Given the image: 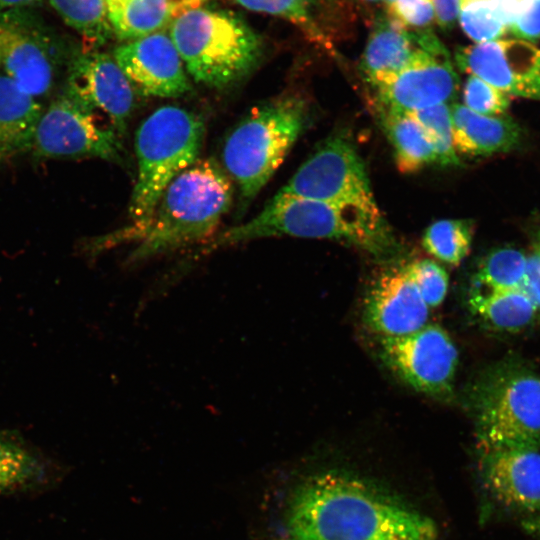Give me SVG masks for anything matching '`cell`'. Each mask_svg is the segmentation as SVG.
I'll list each match as a JSON object with an SVG mask.
<instances>
[{
    "label": "cell",
    "mask_w": 540,
    "mask_h": 540,
    "mask_svg": "<svg viewBox=\"0 0 540 540\" xmlns=\"http://www.w3.org/2000/svg\"><path fill=\"white\" fill-rule=\"evenodd\" d=\"M427 516L352 476L326 472L292 494L283 540H437Z\"/></svg>",
    "instance_id": "obj_1"
},
{
    "label": "cell",
    "mask_w": 540,
    "mask_h": 540,
    "mask_svg": "<svg viewBox=\"0 0 540 540\" xmlns=\"http://www.w3.org/2000/svg\"><path fill=\"white\" fill-rule=\"evenodd\" d=\"M233 187L223 168L213 159H198L166 187L150 215L142 221L94 238L87 253L98 255L125 243H134L128 266L214 236L231 206Z\"/></svg>",
    "instance_id": "obj_2"
},
{
    "label": "cell",
    "mask_w": 540,
    "mask_h": 540,
    "mask_svg": "<svg viewBox=\"0 0 540 540\" xmlns=\"http://www.w3.org/2000/svg\"><path fill=\"white\" fill-rule=\"evenodd\" d=\"M292 236L341 241L382 258L399 250L380 209L276 194L250 221L208 240L198 255L246 241Z\"/></svg>",
    "instance_id": "obj_3"
},
{
    "label": "cell",
    "mask_w": 540,
    "mask_h": 540,
    "mask_svg": "<svg viewBox=\"0 0 540 540\" xmlns=\"http://www.w3.org/2000/svg\"><path fill=\"white\" fill-rule=\"evenodd\" d=\"M469 396L483 453L540 450V375L532 368L513 359L497 363Z\"/></svg>",
    "instance_id": "obj_4"
},
{
    "label": "cell",
    "mask_w": 540,
    "mask_h": 540,
    "mask_svg": "<svg viewBox=\"0 0 540 540\" xmlns=\"http://www.w3.org/2000/svg\"><path fill=\"white\" fill-rule=\"evenodd\" d=\"M303 99L287 95L253 108L223 147V163L239 191L242 215L282 164L307 123Z\"/></svg>",
    "instance_id": "obj_5"
},
{
    "label": "cell",
    "mask_w": 540,
    "mask_h": 540,
    "mask_svg": "<svg viewBox=\"0 0 540 540\" xmlns=\"http://www.w3.org/2000/svg\"><path fill=\"white\" fill-rule=\"evenodd\" d=\"M169 35L186 70L199 83L224 88L248 75L262 56V43L239 17L195 7L178 15Z\"/></svg>",
    "instance_id": "obj_6"
},
{
    "label": "cell",
    "mask_w": 540,
    "mask_h": 540,
    "mask_svg": "<svg viewBox=\"0 0 540 540\" xmlns=\"http://www.w3.org/2000/svg\"><path fill=\"white\" fill-rule=\"evenodd\" d=\"M204 134L198 115L174 105L160 107L141 123L135 138L137 179L128 207L131 222L147 218L173 179L198 160Z\"/></svg>",
    "instance_id": "obj_7"
},
{
    "label": "cell",
    "mask_w": 540,
    "mask_h": 540,
    "mask_svg": "<svg viewBox=\"0 0 540 540\" xmlns=\"http://www.w3.org/2000/svg\"><path fill=\"white\" fill-rule=\"evenodd\" d=\"M34 11L0 12V60L5 74L35 98L48 94L73 52Z\"/></svg>",
    "instance_id": "obj_8"
},
{
    "label": "cell",
    "mask_w": 540,
    "mask_h": 540,
    "mask_svg": "<svg viewBox=\"0 0 540 540\" xmlns=\"http://www.w3.org/2000/svg\"><path fill=\"white\" fill-rule=\"evenodd\" d=\"M277 194L379 209L362 158L340 136L326 140Z\"/></svg>",
    "instance_id": "obj_9"
},
{
    "label": "cell",
    "mask_w": 540,
    "mask_h": 540,
    "mask_svg": "<svg viewBox=\"0 0 540 540\" xmlns=\"http://www.w3.org/2000/svg\"><path fill=\"white\" fill-rule=\"evenodd\" d=\"M32 152L41 159L125 160L121 137L63 90L44 110Z\"/></svg>",
    "instance_id": "obj_10"
},
{
    "label": "cell",
    "mask_w": 540,
    "mask_h": 540,
    "mask_svg": "<svg viewBox=\"0 0 540 540\" xmlns=\"http://www.w3.org/2000/svg\"><path fill=\"white\" fill-rule=\"evenodd\" d=\"M379 355L413 389L440 399L452 397L458 351L442 327L426 325L407 335L382 336Z\"/></svg>",
    "instance_id": "obj_11"
},
{
    "label": "cell",
    "mask_w": 540,
    "mask_h": 540,
    "mask_svg": "<svg viewBox=\"0 0 540 540\" xmlns=\"http://www.w3.org/2000/svg\"><path fill=\"white\" fill-rule=\"evenodd\" d=\"M63 91L120 137L134 109V90L113 56L84 47L74 49Z\"/></svg>",
    "instance_id": "obj_12"
},
{
    "label": "cell",
    "mask_w": 540,
    "mask_h": 540,
    "mask_svg": "<svg viewBox=\"0 0 540 540\" xmlns=\"http://www.w3.org/2000/svg\"><path fill=\"white\" fill-rule=\"evenodd\" d=\"M368 84L374 91L375 103L409 113L448 104L459 90V78L449 53L433 31L410 65Z\"/></svg>",
    "instance_id": "obj_13"
},
{
    "label": "cell",
    "mask_w": 540,
    "mask_h": 540,
    "mask_svg": "<svg viewBox=\"0 0 540 540\" xmlns=\"http://www.w3.org/2000/svg\"><path fill=\"white\" fill-rule=\"evenodd\" d=\"M458 68L509 96L540 100V48L519 39L458 47Z\"/></svg>",
    "instance_id": "obj_14"
},
{
    "label": "cell",
    "mask_w": 540,
    "mask_h": 540,
    "mask_svg": "<svg viewBox=\"0 0 540 540\" xmlns=\"http://www.w3.org/2000/svg\"><path fill=\"white\" fill-rule=\"evenodd\" d=\"M113 58L134 92L143 96L177 98L192 90L169 33L127 41L114 49Z\"/></svg>",
    "instance_id": "obj_15"
},
{
    "label": "cell",
    "mask_w": 540,
    "mask_h": 540,
    "mask_svg": "<svg viewBox=\"0 0 540 540\" xmlns=\"http://www.w3.org/2000/svg\"><path fill=\"white\" fill-rule=\"evenodd\" d=\"M363 316L380 337L403 336L427 325L429 307L402 266L384 271L370 286Z\"/></svg>",
    "instance_id": "obj_16"
},
{
    "label": "cell",
    "mask_w": 540,
    "mask_h": 540,
    "mask_svg": "<svg viewBox=\"0 0 540 540\" xmlns=\"http://www.w3.org/2000/svg\"><path fill=\"white\" fill-rule=\"evenodd\" d=\"M482 477L490 494L505 507L540 511V450L483 453Z\"/></svg>",
    "instance_id": "obj_17"
},
{
    "label": "cell",
    "mask_w": 540,
    "mask_h": 540,
    "mask_svg": "<svg viewBox=\"0 0 540 540\" xmlns=\"http://www.w3.org/2000/svg\"><path fill=\"white\" fill-rule=\"evenodd\" d=\"M430 31L409 30L387 12L378 14L361 57L360 69L366 82L410 65L422 51Z\"/></svg>",
    "instance_id": "obj_18"
},
{
    "label": "cell",
    "mask_w": 540,
    "mask_h": 540,
    "mask_svg": "<svg viewBox=\"0 0 540 540\" xmlns=\"http://www.w3.org/2000/svg\"><path fill=\"white\" fill-rule=\"evenodd\" d=\"M455 150L467 156L508 152L520 143L521 129L506 115L476 113L463 104L450 105Z\"/></svg>",
    "instance_id": "obj_19"
},
{
    "label": "cell",
    "mask_w": 540,
    "mask_h": 540,
    "mask_svg": "<svg viewBox=\"0 0 540 540\" xmlns=\"http://www.w3.org/2000/svg\"><path fill=\"white\" fill-rule=\"evenodd\" d=\"M44 109L6 74H0V160L32 151Z\"/></svg>",
    "instance_id": "obj_20"
},
{
    "label": "cell",
    "mask_w": 540,
    "mask_h": 540,
    "mask_svg": "<svg viewBox=\"0 0 540 540\" xmlns=\"http://www.w3.org/2000/svg\"><path fill=\"white\" fill-rule=\"evenodd\" d=\"M202 0H129L107 7L113 35L131 41L160 31Z\"/></svg>",
    "instance_id": "obj_21"
},
{
    "label": "cell",
    "mask_w": 540,
    "mask_h": 540,
    "mask_svg": "<svg viewBox=\"0 0 540 540\" xmlns=\"http://www.w3.org/2000/svg\"><path fill=\"white\" fill-rule=\"evenodd\" d=\"M383 131L394 148L395 162L403 173L436 163L434 147L419 122L408 112L375 103Z\"/></svg>",
    "instance_id": "obj_22"
},
{
    "label": "cell",
    "mask_w": 540,
    "mask_h": 540,
    "mask_svg": "<svg viewBox=\"0 0 540 540\" xmlns=\"http://www.w3.org/2000/svg\"><path fill=\"white\" fill-rule=\"evenodd\" d=\"M469 307L495 329L513 332L530 325L538 310L522 289L489 291L472 287Z\"/></svg>",
    "instance_id": "obj_23"
},
{
    "label": "cell",
    "mask_w": 540,
    "mask_h": 540,
    "mask_svg": "<svg viewBox=\"0 0 540 540\" xmlns=\"http://www.w3.org/2000/svg\"><path fill=\"white\" fill-rule=\"evenodd\" d=\"M45 462L16 439L0 434V497L47 484Z\"/></svg>",
    "instance_id": "obj_24"
},
{
    "label": "cell",
    "mask_w": 540,
    "mask_h": 540,
    "mask_svg": "<svg viewBox=\"0 0 540 540\" xmlns=\"http://www.w3.org/2000/svg\"><path fill=\"white\" fill-rule=\"evenodd\" d=\"M522 0H459L458 21L475 43L501 39L509 32Z\"/></svg>",
    "instance_id": "obj_25"
},
{
    "label": "cell",
    "mask_w": 540,
    "mask_h": 540,
    "mask_svg": "<svg viewBox=\"0 0 540 540\" xmlns=\"http://www.w3.org/2000/svg\"><path fill=\"white\" fill-rule=\"evenodd\" d=\"M61 19L80 36L86 45L96 48L113 35L106 0H48Z\"/></svg>",
    "instance_id": "obj_26"
},
{
    "label": "cell",
    "mask_w": 540,
    "mask_h": 540,
    "mask_svg": "<svg viewBox=\"0 0 540 540\" xmlns=\"http://www.w3.org/2000/svg\"><path fill=\"white\" fill-rule=\"evenodd\" d=\"M526 263L527 256L520 249L497 248L482 260L473 287L489 291L521 289Z\"/></svg>",
    "instance_id": "obj_27"
},
{
    "label": "cell",
    "mask_w": 540,
    "mask_h": 540,
    "mask_svg": "<svg viewBox=\"0 0 540 540\" xmlns=\"http://www.w3.org/2000/svg\"><path fill=\"white\" fill-rule=\"evenodd\" d=\"M472 235V222L469 220H438L426 228L422 246L434 258L456 266L469 253Z\"/></svg>",
    "instance_id": "obj_28"
},
{
    "label": "cell",
    "mask_w": 540,
    "mask_h": 540,
    "mask_svg": "<svg viewBox=\"0 0 540 540\" xmlns=\"http://www.w3.org/2000/svg\"><path fill=\"white\" fill-rule=\"evenodd\" d=\"M241 6L257 12L281 17L298 27L305 37L331 54L333 42L313 18L302 0H235Z\"/></svg>",
    "instance_id": "obj_29"
},
{
    "label": "cell",
    "mask_w": 540,
    "mask_h": 540,
    "mask_svg": "<svg viewBox=\"0 0 540 540\" xmlns=\"http://www.w3.org/2000/svg\"><path fill=\"white\" fill-rule=\"evenodd\" d=\"M410 114L419 122L431 141L436 163L443 167L460 165L454 146L450 105L439 104Z\"/></svg>",
    "instance_id": "obj_30"
},
{
    "label": "cell",
    "mask_w": 540,
    "mask_h": 540,
    "mask_svg": "<svg viewBox=\"0 0 540 540\" xmlns=\"http://www.w3.org/2000/svg\"><path fill=\"white\" fill-rule=\"evenodd\" d=\"M405 268L429 308L442 304L448 290V275L438 263L421 259L405 265Z\"/></svg>",
    "instance_id": "obj_31"
},
{
    "label": "cell",
    "mask_w": 540,
    "mask_h": 540,
    "mask_svg": "<svg viewBox=\"0 0 540 540\" xmlns=\"http://www.w3.org/2000/svg\"><path fill=\"white\" fill-rule=\"evenodd\" d=\"M463 105L488 116H500L510 106V96L484 80L469 75L463 89Z\"/></svg>",
    "instance_id": "obj_32"
},
{
    "label": "cell",
    "mask_w": 540,
    "mask_h": 540,
    "mask_svg": "<svg viewBox=\"0 0 540 540\" xmlns=\"http://www.w3.org/2000/svg\"><path fill=\"white\" fill-rule=\"evenodd\" d=\"M386 7V12L409 30L431 29L436 20L432 0H394Z\"/></svg>",
    "instance_id": "obj_33"
},
{
    "label": "cell",
    "mask_w": 540,
    "mask_h": 540,
    "mask_svg": "<svg viewBox=\"0 0 540 540\" xmlns=\"http://www.w3.org/2000/svg\"><path fill=\"white\" fill-rule=\"evenodd\" d=\"M509 32L530 43L540 39V0H522Z\"/></svg>",
    "instance_id": "obj_34"
},
{
    "label": "cell",
    "mask_w": 540,
    "mask_h": 540,
    "mask_svg": "<svg viewBox=\"0 0 540 540\" xmlns=\"http://www.w3.org/2000/svg\"><path fill=\"white\" fill-rule=\"evenodd\" d=\"M540 313V231L536 236L532 251L527 256L526 271L521 287Z\"/></svg>",
    "instance_id": "obj_35"
},
{
    "label": "cell",
    "mask_w": 540,
    "mask_h": 540,
    "mask_svg": "<svg viewBox=\"0 0 540 540\" xmlns=\"http://www.w3.org/2000/svg\"><path fill=\"white\" fill-rule=\"evenodd\" d=\"M435 19L445 32L452 30L458 20L459 0H432Z\"/></svg>",
    "instance_id": "obj_36"
},
{
    "label": "cell",
    "mask_w": 540,
    "mask_h": 540,
    "mask_svg": "<svg viewBox=\"0 0 540 540\" xmlns=\"http://www.w3.org/2000/svg\"><path fill=\"white\" fill-rule=\"evenodd\" d=\"M44 0H0V12L19 9L36 8L43 4Z\"/></svg>",
    "instance_id": "obj_37"
},
{
    "label": "cell",
    "mask_w": 540,
    "mask_h": 540,
    "mask_svg": "<svg viewBox=\"0 0 540 540\" xmlns=\"http://www.w3.org/2000/svg\"><path fill=\"white\" fill-rule=\"evenodd\" d=\"M129 0H106L107 7L123 4Z\"/></svg>",
    "instance_id": "obj_38"
},
{
    "label": "cell",
    "mask_w": 540,
    "mask_h": 540,
    "mask_svg": "<svg viewBox=\"0 0 540 540\" xmlns=\"http://www.w3.org/2000/svg\"><path fill=\"white\" fill-rule=\"evenodd\" d=\"M306 6L310 9L311 5H315L319 0H302Z\"/></svg>",
    "instance_id": "obj_39"
},
{
    "label": "cell",
    "mask_w": 540,
    "mask_h": 540,
    "mask_svg": "<svg viewBox=\"0 0 540 540\" xmlns=\"http://www.w3.org/2000/svg\"><path fill=\"white\" fill-rule=\"evenodd\" d=\"M368 3H379V2H385V0H363Z\"/></svg>",
    "instance_id": "obj_40"
},
{
    "label": "cell",
    "mask_w": 540,
    "mask_h": 540,
    "mask_svg": "<svg viewBox=\"0 0 540 540\" xmlns=\"http://www.w3.org/2000/svg\"><path fill=\"white\" fill-rule=\"evenodd\" d=\"M393 1H394V0H385L384 3L386 4V6H388V5L391 4Z\"/></svg>",
    "instance_id": "obj_41"
},
{
    "label": "cell",
    "mask_w": 540,
    "mask_h": 540,
    "mask_svg": "<svg viewBox=\"0 0 540 540\" xmlns=\"http://www.w3.org/2000/svg\"><path fill=\"white\" fill-rule=\"evenodd\" d=\"M0 65H1V60H0Z\"/></svg>",
    "instance_id": "obj_42"
}]
</instances>
